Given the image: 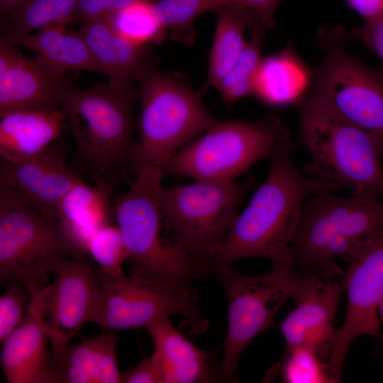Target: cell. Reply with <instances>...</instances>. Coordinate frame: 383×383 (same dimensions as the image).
I'll return each mask as SVG.
<instances>
[{
	"mask_svg": "<svg viewBox=\"0 0 383 383\" xmlns=\"http://www.w3.org/2000/svg\"><path fill=\"white\" fill-rule=\"evenodd\" d=\"M350 41L359 40L380 60L383 71V16L347 31Z\"/></svg>",
	"mask_w": 383,
	"mask_h": 383,
	"instance_id": "35",
	"label": "cell"
},
{
	"mask_svg": "<svg viewBox=\"0 0 383 383\" xmlns=\"http://www.w3.org/2000/svg\"><path fill=\"white\" fill-rule=\"evenodd\" d=\"M292 140L279 118L270 115L246 121H216L162 167L164 175L194 181L231 182L275 149Z\"/></svg>",
	"mask_w": 383,
	"mask_h": 383,
	"instance_id": "7",
	"label": "cell"
},
{
	"mask_svg": "<svg viewBox=\"0 0 383 383\" xmlns=\"http://www.w3.org/2000/svg\"><path fill=\"white\" fill-rule=\"evenodd\" d=\"M160 167L140 169L130 188L114 196L116 226L126 248L130 276L196 296L193 282L205 270L179 245L162 238Z\"/></svg>",
	"mask_w": 383,
	"mask_h": 383,
	"instance_id": "3",
	"label": "cell"
},
{
	"mask_svg": "<svg viewBox=\"0 0 383 383\" xmlns=\"http://www.w3.org/2000/svg\"><path fill=\"white\" fill-rule=\"evenodd\" d=\"M300 137L310 155L307 177L352 195L383 199V143L323 100L309 96L299 106Z\"/></svg>",
	"mask_w": 383,
	"mask_h": 383,
	"instance_id": "2",
	"label": "cell"
},
{
	"mask_svg": "<svg viewBox=\"0 0 383 383\" xmlns=\"http://www.w3.org/2000/svg\"><path fill=\"white\" fill-rule=\"evenodd\" d=\"M265 29L258 20L250 27V40L231 69L216 87L226 104H232L252 95L255 77L263 57L262 45Z\"/></svg>",
	"mask_w": 383,
	"mask_h": 383,
	"instance_id": "27",
	"label": "cell"
},
{
	"mask_svg": "<svg viewBox=\"0 0 383 383\" xmlns=\"http://www.w3.org/2000/svg\"><path fill=\"white\" fill-rule=\"evenodd\" d=\"M346 3L365 22L383 16V0H346Z\"/></svg>",
	"mask_w": 383,
	"mask_h": 383,
	"instance_id": "38",
	"label": "cell"
},
{
	"mask_svg": "<svg viewBox=\"0 0 383 383\" xmlns=\"http://www.w3.org/2000/svg\"><path fill=\"white\" fill-rule=\"evenodd\" d=\"M218 273L228 301V327L220 363L227 382L233 379L244 350L273 325L287 299H292L296 305L328 283L302 273L294 265L272 266L267 274L251 276L232 265Z\"/></svg>",
	"mask_w": 383,
	"mask_h": 383,
	"instance_id": "5",
	"label": "cell"
},
{
	"mask_svg": "<svg viewBox=\"0 0 383 383\" xmlns=\"http://www.w3.org/2000/svg\"><path fill=\"white\" fill-rule=\"evenodd\" d=\"M118 337L101 333L51 354L55 383H120Z\"/></svg>",
	"mask_w": 383,
	"mask_h": 383,
	"instance_id": "21",
	"label": "cell"
},
{
	"mask_svg": "<svg viewBox=\"0 0 383 383\" xmlns=\"http://www.w3.org/2000/svg\"><path fill=\"white\" fill-rule=\"evenodd\" d=\"M28 0H0V11L1 15H8L13 11L22 6Z\"/></svg>",
	"mask_w": 383,
	"mask_h": 383,
	"instance_id": "39",
	"label": "cell"
},
{
	"mask_svg": "<svg viewBox=\"0 0 383 383\" xmlns=\"http://www.w3.org/2000/svg\"><path fill=\"white\" fill-rule=\"evenodd\" d=\"M65 77L38 57L26 56L1 40L0 115L16 110L60 109L63 93L70 86Z\"/></svg>",
	"mask_w": 383,
	"mask_h": 383,
	"instance_id": "16",
	"label": "cell"
},
{
	"mask_svg": "<svg viewBox=\"0 0 383 383\" xmlns=\"http://www.w3.org/2000/svg\"><path fill=\"white\" fill-rule=\"evenodd\" d=\"M65 124L60 109L16 110L0 115L1 159L19 160L44 151L58 140Z\"/></svg>",
	"mask_w": 383,
	"mask_h": 383,
	"instance_id": "24",
	"label": "cell"
},
{
	"mask_svg": "<svg viewBox=\"0 0 383 383\" xmlns=\"http://www.w3.org/2000/svg\"><path fill=\"white\" fill-rule=\"evenodd\" d=\"M333 192L306 200L289 247L294 266L325 282L323 256L331 241L343 236L366 240L383 229V199Z\"/></svg>",
	"mask_w": 383,
	"mask_h": 383,
	"instance_id": "11",
	"label": "cell"
},
{
	"mask_svg": "<svg viewBox=\"0 0 383 383\" xmlns=\"http://www.w3.org/2000/svg\"><path fill=\"white\" fill-rule=\"evenodd\" d=\"M343 279H333L318 292L296 305L279 325L286 348L303 346L313 350L327 363L338 338L334 326Z\"/></svg>",
	"mask_w": 383,
	"mask_h": 383,
	"instance_id": "17",
	"label": "cell"
},
{
	"mask_svg": "<svg viewBox=\"0 0 383 383\" xmlns=\"http://www.w3.org/2000/svg\"><path fill=\"white\" fill-rule=\"evenodd\" d=\"M1 40L26 48L60 74L69 70L101 72L79 34L68 33L63 26L50 25L35 33L1 34Z\"/></svg>",
	"mask_w": 383,
	"mask_h": 383,
	"instance_id": "25",
	"label": "cell"
},
{
	"mask_svg": "<svg viewBox=\"0 0 383 383\" xmlns=\"http://www.w3.org/2000/svg\"><path fill=\"white\" fill-rule=\"evenodd\" d=\"M152 9L172 39L189 46L195 39L194 21L213 6L211 0H159L152 1Z\"/></svg>",
	"mask_w": 383,
	"mask_h": 383,
	"instance_id": "30",
	"label": "cell"
},
{
	"mask_svg": "<svg viewBox=\"0 0 383 383\" xmlns=\"http://www.w3.org/2000/svg\"><path fill=\"white\" fill-rule=\"evenodd\" d=\"M87 254L108 276H126L123 265L127 261L128 253L117 226L109 224L98 230L87 244Z\"/></svg>",
	"mask_w": 383,
	"mask_h": 383,
	"instance_id": "32",
	"label": "cell"
},
{
	"mask_svg": "<svg viewBox=\"0 0 383 383\" xmlns=\"http://www.w3.org/2000/svg\"><path fill=\"white\" fill-rule=\"evenodd\" d=\"M378 313H379L380 321L383 322V298L379 306Z\"/></svg>",
	"mask_w": 383,
	"mask_h": 383,
	"instance_id": "40",
	"label": "cell"
},
{
	"mask_svg": "<svg viewBox=\"0 0 383 383\" xmlns=\"http://www.w3.org/2000/svg\"><path fill=\"white\" fill-rule=\"evenodd\" d=\"M284 0H211L213 10L226 4L236 5L252 11L265 28H272L276 25L274 13Z\"/></svg>",
	"mask_w": 383,
	"mask_h": 383,
	"instance_id": "36",
	"label": "cell"
},
{
	"mask_svg": "<svg viewBox=\"0 0 383 383\" xmlns=\"http://www.w3.org/2000/svg\"><path fill=\"white\" fill-rule=\"evenodd\" d=\"M135 1L79 0L74 14V21H79L82 24L91 21L107 20L113 13Z\"/></svg>",
	"mask_w": 383,
	"mask_h": 383,
	"instance_id": "34",
	"label": "cell"
},
{
	"mask_svg": "<svg viewBox=\"0 0 383 383\" xmlns=\"http://www.w3.org/2000/svg\"><path fill=\"white\" fill-rule=\"evenodd\" d=\"M313 74L289 43L277 52L262 57L252 95L271 107L299 106L310 94Z\"/></svg>",
	"mask_w": 383,
	"mask_h": 383,
	"instance_id": "23",
	"label": "cell"
},
{
	"mask_svg": "<svg viewBox=\"0 0 383 383\" xmlns=\"http://www.w3.org/2000/svg\"><path fill=\"white\" fill-rule=\"evenodd\" d=\"M113 182L99 180L95 187L82 180L71 188L57 207V221L77 250L87 254L91 236L114 218L111 203Z\"/></svg>",
	"mask_w": 383,
	"mask_h": 383,
	"instance_id": "22",
	"label": "cell"
},
{
	"mask_svg": "<svg viewBox=\"0 0 383 383\" xmlns=\"http://www.w3.org/2000/svg\"><path fill=\"white\" fill-rule=\"evenodd\" d=\"M6 291L0 296L1 343L24 318L30 300L27 288L17 282L6 283Z\"/></svg>",
	"mask_w": 383,
	"mask_h": 383,
	"instance_id": "33",
	"label": "cell"
},
{
	"mask_svg": "<svg viewBox=\"0 0 383 383\" xmlns=\"http://www.w3.org/2000/svg\"><path fill=\"white\" fill-rule=\"evenodd\" d=\"M122 383H163L159 362L152 354L144 358L133 369L121 374Z\"/></svg>",
	"mask_w": 383,
	"mask_h": 383,
	"instance_id": "37",
	"label": "cell"
},
{
	"mask_svg": "<svg viewBox=\"0 0 383 383\" xmlns=\"http://www.w3.org/2000/svg\"><path fill=\"white\" fill-rule=\"evenodd\" d=\"M55 274V280L32 296L28 304L40 318L51 353L61 350L88 323L105 276L84 255L65 259Z\"/></svg>",
	"mask_w": 383,
	"mask_h": 383,
	"instance_id": "13",
	"label": "cell"
},
{
	"mask_svg": "<svg viewBox=\"0 0 383 383\" xmlns=\"http://www.w3.org/2000/svg\"><path fill=\"white\" fill-rule=\"evenodd\" d=\"M138 97L135 86L101 82L86 89L70 86L63 93L60 108L78 153L98 181L113 182L131 165Z\"/></svg>",
	"mask_w": 383,
	"mask_h": 383,
	"instance_id": "4",
	"label": "cell"
},
{
	"mask_svg": "<svg viewBox=\"0 0 383 383\" xmlns=\"http://www.w3.org/2000/svg\"><path fill=\"white\" fill-rule=\"evenodd\" d=\"M349 262L350 267L343 276L348 296L346 313L335 349L327 362L334 383L341 382L351 343L360 335H379L378 309L383 298V229L365 240Z\"/></svg>",
	"mask_w": 383,
	"mask_h": 383,
	"instance_id": "14",
	"label": "cell"
},
{
	"mask_svg": "<svg viewBox=\"0 0 383 383\" xmlns=\"http://www.w3.org/2000/svg\"><path fill=\"white\" fill-rule=\"evenodd\" d=\"M79 0H28L8 16L10 23L1 34L31 33L50 25L74 21Z\"/></svg>",
	"mask_w": 383,
	"mask_h": 383,
	"instance_id": "28",
	"label": "cell"
},
{
	"mask_svg": "<svg viewBox=\"0 0 383 383\" xmlns=\"http://www.w3.org/2000/svg\"><path fill=\"white\" fill-rule=\"evenodd\" d=\"M81 180L68 165L65 146L58 140L35 155L0 161V182L51 220L57 221L60 201Z\"/></svg>",
	"mask_w": 383,
	"mask_h": 383,
	"instance_id": "15",
	"label": "cell"
},
{
	"mask_svg": "<svg viewBox=\"0 0 383 383\" xmlns=\"http://www.w3.org/2000/svg\"><path fill=\"white\" fill-rule=\"evenodd\" d=\"M349 42L343 27L318 30L316 43L324 57L313 71L309 96L323 100L383 143V71L351 56L346 50Z\"/></svg>",
	"mask_w": 383,
	"mask_h": 383,
	"instance_id": "10",
	"label": "cell"
},
{
	"mask_svg": "<svg viewBox=\"0 0 383 383\" xmlns=\"http://www.w3.org/2000/svg\"><path fill=\"white\" fill-rule=\"evenodd\" d=\"M79 252L58 221L49 219L0 182V281L23 284L30 297L65 259Z\"/></svg>",
	"mask_w": 383,
	"mask_h": 383,
	"instance_id": "8",
	"label": "cell"
},
{
	"mask_svg": "<svg viewBox=\"0 0 383 383\" xmlns=\"http://www.w3.org/2000/svg\"><path fill=\"white\" fill-rule=\"evenodd\" d=\"M138 140L131 165L137 172L160 167L179 149L216 121L206 109L202 93L174 74L155 70L140 82Z\"/></svg>",
	"mask_w": 383,
	"mask_h": 383,
	"instance_id": "6",
	"label": "cell"
},
{
	"mask_svg": "<svg viewBox=\"0 0 383 383\" xmlns=\"http://www.w3.org/2000/svg\"><path fill=\"white\" fill-rule=\"evenodd\" d=\"M79 34L111 84L135 86L155 70V60L146 46L122 37L107 20L82 23Z\"/></svg>",
	"mask_w": 383,
	"mask_h": 383,
	"instance_id": "19",
	"label": "cell"
},
{
	"mask_svg": "<svg viewBox=\"0 0 383 383\" xmlns=\"http://www.w3.org/2000/svg\"><path fill=\"white\" fill-rule=\"evenodd\" d=\"M49 341L38 315L28 308L24 318L1 343V366L9 383H55Z\"/></svg>",
	"mask_w": 383,
	"mask_h": 383,
	"instance_id": "20",
	"label": "cell"
},
{
	"mask_svg": "<svg viewBox=\"0 0 383 383\" xmlns=\"http://www.w3.org/2000/svg\"><path fill=\"white\" fill-rule=\"evenodd\" d=\"M379 338L381 339L382 343H383V335H379Z\"/></svg>",
	"mask_w": 383,
	"mask_h": 383,
	"instance_id": "41",
	"label": "cell"
},
{
	"mask_svg": "<svg viewBox=\"0 0 383 383\" xmlns=\"http://www.w3.org/2000/svg\"><path fill=\"white\" fill-rule=\"evenodd\" d=\"M254 180L243 182L194 181L162 186L160 204L162 224L172 241L209 273V265L239 214V207Z\"/></svg>",
	"mask_w": 383,
	"mask_h": 383,
	"instance_id": "9",
	"label": "cell"
},
{
	"mask_svg": "<svg viewBox=\"0 0 383 383\" xmlns=\"http://www.w3.org/2000/svg\"><path fill=\"white\" fill-rule=\"evenodd\" d=\"M213 11L217 23L204 89L216 88L229 72L248 41L245 38V30L259 20L252 11L236 5H222Z\"/></svg>",
	"mask_w": 383,
	"mask_h": 383,
	"instance_id": "26",
	"label": "cell"
},
{
	"mask_svg": "<svg viewBox=\"0 0 383 383\" xmlns=\"http://www.w3.org/2000/svg\"><path fill=\"white\" fill-rule=\"evenodd\" d=\"M107 21L117 33L141 46L162 41L166 33L152 9L151 0H136Z\"/></svg>",
	"mask_w": 383,
	"mask_h": 383,
	"instance_id": "29",
	"label": "cell"
},
{
	"mask_svg": "<svg viewBox=\"0 0 383 383\" xmlns=\"http://www.w3.org/2000/svg\"><path fill=\"white\" fill-rule=\"evenodd\" d=\"M197 302V297L157 284L105 274L88 323L109 330H127L146 327L161 317L178 316L193 331L201 333L208 321Z\"/></svg>",
	"mask_w": 383,
	"mask_h": 383,
	"instance_id": "12",
	"label": "cell"
},
{
	"mask_svg": "<svg viewBox=\"0 0 383 383\" xmlns=\"http://www.w3.org/2000/svg\"><path fill=\"white\" fill-rule=\"evenodd\" d=\"M295 146L290 140L269 157L267 177L238 215L209 265V272L254 257L266 258L272 266H294L289 247L304 202L318 192L337 191L307 177L294 165Z\"/></svg>",
	"mask_w": 383,
	"mask_h": 383,
	"instance_id": "1",
	"label": "cell"
},
{
	"mask_svg": "<svg viewBox=\"0 0 383 383\" xmlns=\"http://www.w3.org/2000/svg\"><path fill=\"white\" fill-rule=\"evenodd\" d=\"M146 328L154 345L163 383L227 382L221 367H216L209 353L194 345L173 326L169 317H161Z\"/></svg>",
	"mask_w": 383,
	"mask_h": 383,
	"instance_id": "18",
	"label": "cell"
},
{
	"mask_svg": "<svg viewBox=\"0 0 383 383\" xmlns=\"http://www.w3.org/2000/svg\"><path fill=\"white\" fill-rule=\"evenodd\" d=\"M277 373L287 383H334L327 363L313 350L303 346L286 348L283 358L267 377L270 379Z\"/></svg>",
	"mask_w": 383,
	"mask_h": 383,
	"instance_id": "31",
	"label": "cell"
}]
</instances>
